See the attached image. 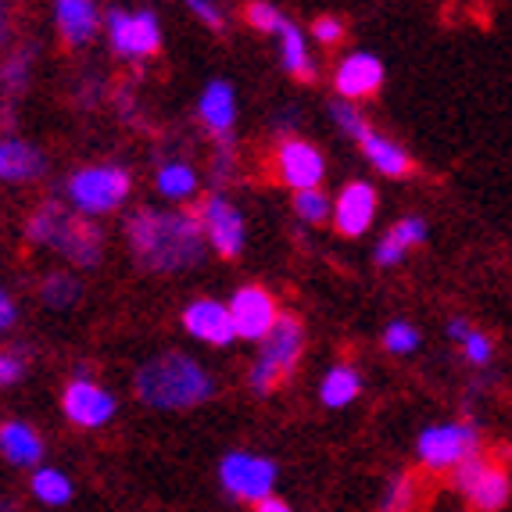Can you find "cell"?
<instances>
[{
  "mask_svg": "<svg viewBox=\"0 0 512 512\" xmlns=\"http://www.w3.org/2000/svg\"><path fill=\"white\" fill-rule=\"evenodd\" d=\"M15 319H18L15 301H11V294H8V291H0V333L11 330V326H15Z\"/></svg>",
  "mask_w": 512,
  "mask_h": 512,
  "instance_id": "cell-38",
  "label": "cell"
},
{
  "mask_svg": "<svg viewBox=\"0 0 512 512\" xmlns=\"http://www.w3.org/2000/svg\"><path fill=\"white\" fill-rule=\"evenodd\" d=\"M4 40H8V8L0 4V47H4Z\"/></svg>",
  "mask_w": 512,
  "mask_h": 512,
  "instance_id": "cell-41",
  "label": "cell"
},
{
  "mask_svg": "<svg viewBox=\"0 0 512 512\" xmlns=\"http://www.w3.org/2000/svg\"><path fill=\"white\" fill-rule=\"evenodd\" d=\"M376 187L366 180H351L333 201V226L341 237H362L376 219Z\"/></svg>",
  "mask_w": 512,
  "mask_h": 512,
  "instance_id": "cell-15",
  "label": "cell"
},
{
  "mask_svg": "<svg viewBox=\"0 0 512 512\" xmlns=\"http://www.w3.org/2000/svg\"><path fill=\"white\" fill-rule=\"evenodd\" d=\"M0 455L11 466H36L43 459V437L22 419H8L0 423Z\"/></svg>",
  "mask_w": 512,
  "mask_h": 512,
  "instance_id": "cell-22",
  "label": "cell"
},
{
  "mask_svg": "<svg viewBox=\"0 0 512 512\" xmlns=\"http://www.w3.org/2000/svg\"><path fill=\"white\" fill-rule=\"evenodd\" d=\"M427 237H430L427 219H419V215H409V219L394 222L391 230H387L384 237L376 240L373 262L380 265V269H391V265L402 262V258L409 255L412 248H419V244H427Z\"/></svg>",
  "mask_w": 512,
  "mask_h": 512,
  "instance_id": "cell-19",
  "label": "cell"
},
{
  "mask_svg": "<svg viewBox=\"0 0 512 512\" xmlns=\"http://www.w3.org/2000/svg\"><path fill=\"white\" fill-rule=\"evenodd\" d=\"M126 244L133 262L151 276L190 273L205 262V230L197 212L183 208H137L126 219Z\"/></svg>",
  "mask_w": 512,
  "mask_h": 512,
  "instance_id": "cell-1",
  "label": "cell"
},
{
  "mask_svg": "<svg viewBox=\"0 0 512 512\" xmlns=\"http://www.w3.org/2000/svg\"><path fill=\"white\" fill-rule=\"evenodd\" d=\"M452 484L477 512H502L512 498L509 473L495 462H487L484 455H473V459L462 462L459 470H452Z\"/></svg>",
  "mask_w": 512,
  "mask_h": 512,
  "instance_id": "cell-9",
  "label": "cell"
},
{
  "mask_svg": "<svg viewBox=\"0 0 512 512\" xmlns=\"http://www.w3.org/2000/svg\"><path fill=\"white\" fill-rule=\"evenodd\" d=\"M29 487H33V498H40L51 509H61V505L72 502V480L61 470H54V466H40L33 473V480H29Z\"/></svg>",
  "mask_w": 512,
  "mask_h": 512,
  "instance_id": "cell-26",
  "label": "cell"
},
{
  "mask_svg": "<svg viewBox=\"0 0 512 512\" xmlns=\"http://www.w3.org/2000/svg\"><path fill=\"white\" fill-rule=\"evenodd\" d=\"M0 512H11V502H4V498H0Z\"/></svg>",
  "mask_w": 512,
  "mask_h": 512,
  "instance_id": "cell-42",
  "label": "cell"
},
{
  "mask_svg": "<svg viewBox=\"0 0 512 512\" xmlns=\"http://www.w3.org/2000/svg\"><path fill=\"white\" fill-rule=\"evenodd\" d=\"M462 355H466V362H473V366H487L491 355H495V344H491V337H487L484 330L473 326V333L462 341Z\"/></svg>",
  "mask_w": 512,
  "mask_h": 512,
  "instance_id": "cell-34",
  "label": "cell"
},
{
  "mask_svg": "<svg viewBox=\"0 0 512 512\" xmlns=\"http://www.w3.org/2000/svg\"><path fill=\"white\" fill-rule=\"evenodd\" d=\"M230 316L233 330H237V341H255L262 344L269 333L280 323V305L265 287H240L230 298Z\"/></svg>",
  "mask_w": 512,
  "mask_h": 512,
  "instance_id": "cell-11",
  "label": "cell"
},
{
  "mask_svg": "<svg viewBox=\"0 0 512 512\" xmlns=\"http://www.w3.org/2000/svg\"><path fill=\"white\" fill-rule=\"evenodd\" d=\"M187 11L194 18H201L208 29H222V26H226V8H219V4H212V0H190Z\"/></svg>",
  "mask_w": 512,
  "mask_h": 512,
  "instance_id": "cell-36",
  "label": "cell"
},
{
  "mask_svg": "<svg viewBox=\"0 0 512 512\" xmlns=\"http://www.w3.org/2000/svg\"><path fill=\"white\" fill-rule=\"evenodd\" d=\"M362 154H366V162L373 165L380 176H387V180H405L412 172V158H409V151H405L398 140H391V137H384V133H369L366 140H362Z\"/></svg>",
  "mask_w": 512,
  "mask_h": 512,
  "instance_id": "cell-21",
  "label": "cell"
},
{
  "mask_svg": "<svg viewBox=\"0 0 512 512\" xmlns=\"http://www.w3.org/2000/svg\"><path fill=\"white\" fill-rule=\"evenodd\" d=\"M301 351H305V326L294 316H283L276 323V330L262 341V351H258L255 366L248 373V387L255 394H262V398L273 394L294 373Z\"/></svg>",
  "mask_w": 512,
  "mask_h": 512,
  "instance_id": "cell-5",
  "label": "cell"
},
{
  "mask_svg": "<svg viewBox=\"0 0 512 512\" xmlns=\"http://www.w3.org/2000/svg\"><path fill=\"white\" fill-rule=\"evenodd\" d=\"M273 165H276L280 183H287L294 194H301V190H319V183H323V176H326V158L319 154V147L308 144V140H283V144L276 147Z\"/></svg>",
  "mask_w": 512,
  "mask_h": 512,
  "instance_id": "cell-13",
  "label": "cell"
},
{
  "mask_svg": "<svg viewBox=\"0 0 512 512\" xmlns=\"http://www.w3.org/2000/svg\"><path fill=\"white\" fill-rule=\"evenodd\" d=\"M416 455L427 470H459L480 455V430L473 423H434L416 437Z\"/></svg>",
  "mask_w": 512,
  "mask_h": 512,
  "instance_id": "cell-7",
  "label": "cell"
},
{
  "mask_svg": "<svg viewBox=\"0 0 512 512\" xmlns=\"http://www.w3.org/2000/svg\"><path fill=\"white\" fill-rule=\"evenodd\" d=\"M419 330L412 323H405V319H394V323H387L384 330V348L387 355H398V359H405V355H412V351L419 348Z\"/></svg>",
  "mask_w": 512,
  "mask_h": 512,
  "instance_id": "cell-30",
  "label": "cell"
},
{
  "mask_svg": "<svg viewBox=\"0 0 512 512\" xmlns=\"http://www.w3.org/2000/svg\"><path fill=\"white\" fill-rule=\"evenodd\" d=\"M359 394H362V376H359V369L348 366V362L330 366V373H326L323 384H319V402H323L326 409H348Z\"/></svg>",
  "mask_w": 512,
  "mask_h": 512,
  "instance_id": "cell-24",
  "label": "cell"
},
{
  "mask_svg": "<svg viewBox=\"0 0 512 512\" xmlns=\"http://www.w3.org/2000/svg\"><path fill=\"white\" fill-rule=\"evenodd\" d=\"M219 480H222V491L230 498L262 505L265 498H273L276 462L255 452H230L219 462Z\"/></svg>",
  "mask_w": 512,
  "mask_h": 512,
  "instance_id": "cell-8",
  "label": "cell"
},
{
  "mask_svg": "<svg viewBox=\"0 0 512 512\" xmlns=\"http://www.w3.org/2000/svg\"><path fill=\"white\" fill-rule=\"evenodd\" d=\"M79 298H83V287H79V280H76V276H69V273H51L47 280L40 283V301L47 308H58V312H65V308H72Z\"/></svg>",
  "mask_w": 512,
  "mask_h": 512,
  "instance_id": "cell-27",
  "label": "cell"
},
{
  "mask_svg": "<svg viewBox=\"0 0 512 512\" xmlns=\"http://www.w3.org/2000/svg\"><path fill=\"white\" fill-rule=\"evenodd\" d=\"M26 240L69 258L76 269H94L104 258V230L61 201H43L26 219Z\"/></svg>",
  "mask_w": 512,
  "mask_h": 512,
  "instance_id": "cell-3",
  "label": "cell"
},
{
  "mask_svg": "<svg viewBox=\"0 0 512 512\" xmlns=\"http://www.w3.org/2000/svg\"><path fill=\"white\" fill-rule=\"evenodd\" d=\"M29 65H33V54L29 51H15L4 58L0 65V86L8 90V94H18V90H26L29 83Z\"/></svg>",
  "mask_w": 512,
  "mask_h": 512,
  "instance_id": "cell-32",
  "label": "cell"
},
{
  "mask_svg": "<svg viewBox=\"0 0 512 512\" xmlns=\"http://www.w3.org/2000/svg\"><path fill=\"white\" fill-rule=\"evenodd\" d=\"M18 376H22V362H18L15 355H4V351H0V387L15 384Z\"/></svg>",
  "mask_w": 512,
  "mask_h": 512,
  "instance_id": "cell-37",
  "label": "cell"
},
{
  "mask_svg": "<svg viewBox=\"0 0 512 512\" xmlns=\"http://www.w3.org/2000/svg\"><path fill=\"white\" fill-rule=\"evenodd\" d=\"M387 72H384V61L376 58L373 51H351L348 58H341V65L333 69V86H337V94L341 101H366L373 97L380 86H384Z\"/></svg>",
  "mask_w": 512,
  "mask_h": 512,
  "instance_id": "cell-14",
  "label": "cell"
},
{
  "mask_svg": "<svg viewBox=\"0 0 512 512\" xmlns=\"http://www.w3.org/2000/svg\"><path fill=\"white\" fill-rule=\"evenodd\" d=\"M258 512H294L287 502H280V498H265L262 505H258Z\"/></svg>",
  "mask_w": 512,
  "mask_h": 512,
  "instance_id": "cell-40",
  "label": "cell"
},
{
  "mask_svg": "<svg viewBox=\"0 0 512 512\" xmlns=\"http://www.w3.org/2000/svg\"><path fill=\"white\" fill-rule=\"evenodd\" d=\"M133 391L151 409L176 412L205 405L215 394V380L197 359H190L183 351H165V355H154L137 369Z\"/></svg>",
  "mask_w": 512,
  "mask_h": 512,
  "instance_id": "cell-2",
  "label": "cell"
},
{
  "mask_svg": "<svg viewBox=\"0 0 512 512\" xmlns=\"http://www.w3.org/2000/svg\"><path fill=\"white\" fill-rule=\"evenodd\" d=\"M412 498H416V491H412V477L398 473V477H391V484H387L384 502H380V512H409Z\"/></svg>",
  "mask_w": 512,
  "mask_h": 512,
  "instance_id": "cell-33",
  "label": "cell"
},
{
  "mask_svg": "<svg viewBox=\"0 0 512 512\" xmlns=\"http://www.w3.org/2000/svg\"><path fill=\"white\" fill-rule=\"evenodd\" d=\"M294 212H298L301 222L319 226V222H326L333 215V201L323 190H301V194H294Z\"/></svg>",
  "mask_w": 512,
  "mask_h": 512,
  "instance_id": "cell-29",
  "label": "cell"
},
{
  "mask_svg": "<svg viewBox=\"0 0 512 512\" xmlns=\"http://www.w3.org/2000/svg\"><path fill=\"white\" fill-rule=\"evenodd\" d=\"M54 26L69 47H86L104 26V11L94 0H58L54 4Z\"/></svg>",
  "mask_w": 512,
  "mask_h": 512,
  "instance_id": "cell-17",
  "label": "cell"
},
{
  "mask_svg": "<svg viewBox=\"0 0 512 512\" xmlns=\"http://www.w3.org/2000/svg\"><path fill=\"white\" fill-rule=\"evenodd\" d=\"M197 119L205 122L208 133H215L219 140L230 137L233 122H237V94L226 79H208V86L197 97Z\"/></svg>",
  "mask_w": 512,
  "mask_h": 512,
  "instance_id": "cell-18",
  "label": "cell"
},
{
  "mask_svg": "<svg viewBox=\"0 0 512 512\" xmlns=\"http://www.w3.org/2000/svg\"><path fill=\"white\" fill-rule=\"evenodd\" d=\"M312 36H316V43H323V47H337V43L344 40V22L333 15H323L312 22Z\"/></svg>",
  "mask_w": 512,
  "mask_h": 512,
  "instance_id": "cell-35",
  "label": "cell"
},
{
  "mask_svg": "<svg viewBox=\"0 0 512 512\" xmlns=\"http://www.w3.org/2000/svg\"><path fill=\"white\" fill-rule=\"evenodd\" d=\"M330 115H333V122H337V129H341L344 137L359 140V144L373 133V126H369V119L362 115V108H355L351 101H333Z\"/></svg>",
  "mask_w": 512,
  "mask_h": 512,
  "instance_id": "cell-28",
  "label": "cell"
},
{
  "mask_svg": "<svg viewBox=\"0 0 512 512\" xmlns=\"http://www.w3.org/2000/svg\"><path fill=\"white\" fill-rule=\"evenodd\" d=\"M276 36H280V65H283V72H291V76L301 79V83H312V79H316V61H312V51H308L305 33H301L291 18H287Z\"/></svg>",
  "mask_w": 512,
  "mask_h": 512,
  "instance_id": "cell-23",
  "label": "cell"
},
{
  "mask_svg": "<svg viewBox=\"0 0 512 512\" xmlns=\"http://www.w3.org/2000/svg\"><path fill=\"white\" fill-rule=\"evenodd\" d=\"M104 33L122 61H147L162 51V22L151 8H104Z\"/></svg>",
  "mask_w": 512,
  "mask_h": 512,
  "instance_id": "cell-6",
  "label": "cell"
},
{
  "mask_svg": "<svg viewBox=\"0 0 512 512\" xmlns=\"http://www.w3.org/2000/svg\"><path fill=\"white\" fill-rule=\"evenodd\" d=\"M183 330L190 337H197L201 344H212V348H226L230 341H237V330H233L230 305H222L215 298H197L183 308Z\"/></svg>",
  "mask_w": 512,
  "mask_h": 512,
  "instance_id": "cell-16",
  "label": "cell"
},
{
  "mask_svg": "<svg viewBox=\"0 0 512 512\" xmlns=\"http://www.w3.org/2000/svg\"><path fill=\"white\" fill-rule=\"evenodd\" d=\"M244 22L251 29H258V33H280L287 15L276 4H269V0H255V4H244Z\"/></svg>",
  "mask_w": 512,
  "mask_h": 512,
  "instance_id": "cell-31",
  "label": "cell"
},
{
  "mask_svg": "<svg viewBox=\"0 0 512 512\" xmlns=\"http://www.w3.org/2000/svg\"><path fill=\"white\" fill-rule=\"evenodd\" d=\"M470 333H473L470 319H452V323H448V337H452L455 344H462L466 337H470Z\"/></svg>",
  "mask_w": 512,
  "mask_h": 512,
  "instance_id": "cell-39",
  "label": "cell"
},
{
  "mask_svg": "<svg viewBox=\"0 0 512 512\" xmlns=\"http://www.w3.org/2000/svg\"><path fill=\"white\" fill-rule=\"evenodd\" d=\"M47 169V158L36 144L22 137L0 140V180L4 183H33Z\"/></svg>",
  "mask_w": 512,
  "mask_h": 512,
  "instance_id": "cell-20",
  "label": "cell"
},
{
  "mask_svg": "<svg viewBox=\"0 0 512 512\" xmlns=\"http://www.w3.org/2000/svg\"><path fill=\"white\" fill-rule=\"evenodd\" d=\"M197 219H201V230L205 240L212 244V251L219 258H237L244 251V240H248V226H244V215L233 205L226 194H208L201 205H197Z\"/></svg>",
  "mask_w": 512,
  "mask_h": 512,
  "instance_id": "cell-10",
  "label": "cell"
},
{
  "mask_svg": "<svg viewBox=\"0 0 512 512\" xmlns=\"http://www.w3.org/2000/svg\"><path fill=\"white\" fill-rule=\"evenodd\" d=\"M129 190H133V176H129L122 165H86V169H76L65 183V194H69V208L86 219L94 215H108L115 208L126 205Z\"/></svg>",
  "mask_w": 512,
  "mask_h": 512,
  "instance_id": "cell-4",
  "label": "cell"
},
{
  "mask_svg": "<svg viewBox=\"0 0 512 512\" xmlns=\"http://www.w3.org/2000/svg\"><path fill=\"white\" fill-rule=\"evenodd\" d=\"M61 409H65V416H69L76 427L97 430V427H104V423H111V416L119 412V402H115V394L104 391L97 380L76 376V380L65 387V394H61Z\"/></svg>",
  "mask_w": 512,
  "mask_h": 512,
  "instance_id": "cell-12",
  "label": "cell"
},
{
  "mask_svg": "<svg viewBox=\"0 0 512 512\" xmlns=\"http://www.w3.org/2000/svg\"><path fill=\"white\" fill-rule=\"evenodd\" d=\"M154 187H158V194H162L165 201H187V197H194V190H197L194 165L165 162L162 169H158V176H154Z\"/></svg>",
  "mask_w": 512,
  "mask_h": 512,
  "instance_id": "cell-25",
  "label": "cell"
}]
</instances>
